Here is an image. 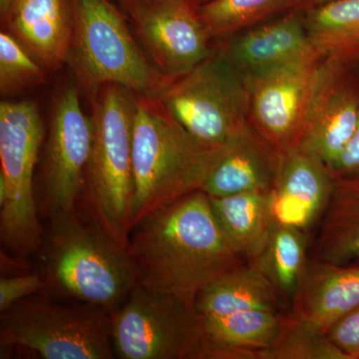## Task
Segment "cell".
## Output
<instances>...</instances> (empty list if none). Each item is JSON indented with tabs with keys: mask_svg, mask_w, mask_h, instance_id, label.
<instances>
[{
	"mask_svg": "<svg viewBox=\"0 0 359 359\" xmlns=\"http://www.w3.org/2000/svg\"><path fill=\"white\" fill-rule=\"evenodd\" d=\"M154 97L208 148L223 145L250 123L247 80L219 49L190 72L166 82Z\"/></svg>",
	"mask_w": 359,
	"mask_h": 359,
	"instance_id": "ba28073f",
	"label": "cell"
},
{
	"mask_svg": "<svg viewBox=\"0 0 359 359\" xmlns=\"http://www.w3.org/2000/svg\"><path fill=\"white\" fill-rule=\"evenodd\" d=\"M13 35L0 32V92L13 95L44 83L46 72Z\"/></svg>",
	"mask_w": 359,
	"mask_h": 359,
	"instance_id": "4316f807",
	"label": "cell"
},
{
	"mask_svg": "<svg viewBox=\"0 0 359 359\" xmlns=\"http://www.w3.org/2000/svg\"><path fill=\"white\" fill-rule=\"evenodd\" d=\"M290 0H209L198 13L211 39L224 37L287 11Z\"/></svg>",
	"mask_w": 359,
	"mask_h": 359,
	"instance_id": "d4e9b609",
	"label": "cell"
},
{
	"mask_svg": "<svg viewBox=\"0 0 359 359\" xmlns=\"http://www.w3.org/2000/svg\"><path fill=\"white\" fill-rule=\"evenodd\" d=\"M327 337L348 359H359V306L337 321Z\"/></svg>",
	"mask_w": 359,
	"mask_h": 359,
	"instance_id": "f1b7e54d",
	"label": "cell"
},
{
	"mask_svg": "<svg viewBox=\"0 0 359 359\" xmlns=\"http://www.w3.org/2000/svg\"><path fill=\"white\" fill-rule=\"evenodd\" d=\"M308 245L306 231L275 219L266 249L254 263L266 273L290 309L309 262Z\"/></svg>",
	"mask_w": 359,
	"mask_h": 359,
	"instance_id": "cb8c5ba5",
	"label": "cell"
},
{
	"mask_svg": "<svg viewBox=\"0 0 359 359\" xmlns=\"http://www.w3.org/2000/svg\"><path fill=\"white\" fill-rule=\"evenodd\" d=\"M210 199L212 212L231 247L247 263H256L266 249L275 223L271 191H252Z\"/></svg>",
	"mask_w": 359,
	"mask_h": 359,
	"instance_id": "ffe728a7",
	"label": "cell"
},
{
	"mask_svg": "<svg viewBox=\"0 0 359 359\" xmlns=\"http://www.w3.org/2000/svg\"><path fill=\"white\" fill-rule=\"evenodd\" d=\"M0 347L4 353L26 349L44 359H112V311L32 295L1 313Z\"/></svg>",
	"mask_w": 359,
	"mask_h": 359,
	"instance_id": "52a82bcc",
	"label": "cell"
},
{
	"mask_svg": "<svg viewBox=\"0 0 359 359\" xmlns=\"http://www.w3.org/2000/svg\"><path fill=\"white\" fill-rule=\"evenodd\" d=\"M337 1V0H290L287 11L292 13H304L311 9L316 8L323 4H330V2Z\"/></svg>",
	"mask_w": 359,
	"mask_h": 359,
	"instance_id": "4dcf8cb0",
	"label": "cell"
},
{
	"mask_svg": "<svg viewBox=\"0 0 359 359\" xmlns=\"http://www.w3.org/2000/svg\"><path fill=\"white\" fill-rule=\"evenodd\" d=\"M289 311L250 309L203 318L208 340L205 359H259L278 339Z\"/></svg>",
	"mask_w": 359,
	"mask_h": 359,
	"instance_id": "d6986e66",
	"label": "cell"
},
{
	"mask_svg": "<svg viewBox=\"0 0 359 359\" xmlns=\"http://www.w3.org/2000/svg\"><path fill=\"white\" fill-rule=\"evenodd\" d=\"M175 1H179V0H132L134 6V14L130 20L132 21L135 20V18H136L139 14L143 13V11L165 6V4H171V2ZM189 1L193 4V0H189Z\"/></svg>",
	"mask_w": 359,
	"mask_h": 359,
	"instance_id": "1f68e13d",
	"label": "cell"
},
{
	"mask_svg": "<svg viewBox=\"0 0 359 359\" xmlns=\"http://www.w3.org/2000/svg\"><path fill=\"white\" fill-rule=\"evenodd\" d=\"M16 0H0V18H4Z\"/></svg>",
	"mask_w": 359,
	"mask_h": 359,
	"instance_id": "836d02e7",
	"label": "cell"
},
{
	"mask_svg": "<svg viewBox=\"0 0 359 359\" xmlns=\"http://www.w3.org/2000/svg\"><path fill=\"white\" fill-rule=\"evenodd\" d=\"M73 34L67 65L91 97L117 84L156 96L166 84L132 34L128 16L112 0H70Z\"/></svg>",
	"mask_w": 359,
	"mask_h": 359,
	"instance_id": "5b68a950",
	"label": "cell"
},
{
	"mask_svg": "<svg viewBox=\"0 0 359 359\" xmlns=\"http://www.w3.org/2000/svg\"><path fill=\"white\" fill-rule=\"evenodd\" d=\"M359 61L323 57L316 69L299 148L330 167L358 126Z\"/></svg>",
	"mask_w": 359,
	"mask_h": 359,
	"instance_id": "7c38bea8",
	"label": "cell"
},
{
	"mask_svg": "<svg viewBox=\"0 0 359 359\" xmlns=\"http://www.w3.org/2000/svg\"><path fill=\"white\" fill-rule=\"evenodd\" d=\"M48 218L41 247L47 289L78 304L114 311L138 283L128 250L78 210Z\"/></svg>",
	"mask_w": 359,
	"mask_h": 359,
	"instance_id": "7a4b0ae2",
	"label": "cell"
},
{
	"mask_svg": "<svg viewBox=\"0 0 359 359\" xmlns=\"http://www.w3.org/2000/svg\"><path fill=\"white\" fill-rule=\"evenodd\" d=\"M311 44L323 57L359 61V0H337L302 13Z\"/></svg>",
	"mask_w": 359,
	"mask_h": 359,
	"instance_id": "603a6c76",
	"label": "cell"
},
{
	"mask_svg": "<svg viewBox=\"0 0 359 359\" xmlns=\"http://www.w3.org/2000/svg\"><path fill=\"white\" fill-rule=\"evenodd\" d=\"M259 359H348L327 334L309 327L289 311L278 339Z\"/></svg>",
	"mask_w": 359,
	"mask_h": 359,
	"instance_id": "484cf974",
	"label": "cell"
},
{
	"mask_svg": "<svg viewBox=\"0 0 359 359\" xmlns=\"http://www.w3.org/2000/svg\"><path fill=\"white\" fill-rule=\"evenodd\" d=\"M131 22L146 55L167 82L190 72L214 52L198 7L189 0L143 11Z\"/></svg>",
	"mask_w": 359,
	"mask_h": 359,
	"instance_id": "4fadbf2b",
	"label": "cell"
},
{
	"mask_svg": "<svg viewBox=\"0 0 359 359\" xmlns=\"http://www.w3.org/2000/svg\"><path fill=\"white\" fill-rule=\"evenodd\" d=\"M1 23L46 69L67 63L73 34L70 0H16Z\"/></svg>",
	"mask_w": 359,
	"mask_h": 359,
	"instance_id": "e0dca14e",
	"label": "cell"
},
{
	"mask_svg": "<svg viewBox=\"0 0 359 359\" xmlns=\"http://www.w3.org/2000/svg\"><path fill=\"white\" fill-rule=\"evenodd\" d=\"M328 169L334 178L359 176V118L351 141Z\"/></svg>",
	"mask_w": 359,
	"mask_h": 359,
	"instance_id": "f546056e",
	"label": "cell"
},
{
	"mask_svg": "<svg viewBox=\"0 0 359 359\" xmlns=\"http://www.w3.org/2000/svg\"><path fill=\"white\" fill-rule=\"evenodd\" d=\"M112 340L121 359H205L204 318L195 306L137 283L112 311Z\"/></svg>",
	"mask_w": 359,
	"mask_h": 359,
	"instance_id": "9c48e42d",
	"label": "cell"
},
{
	"mask_svg": "<svg viewBox=\"0 0 359 359\" xmlns=\"http://www.w3.org/2000/svg\"><path fill=\"white\" fill-rule=\"evenodd\" d=\"M46 289V282L41 271L16 276H1L0 313H4L22 299Z\"/></svg>",
	"mask_w": 359,
	"mask_h": 359,
	"instance_id": "83f0119b",
	"label": "cell"
},
{
	"mask_svg": "<svg viewBox=\"0 0 359 359\" xmlns=\"http://www.w3.org/2000/svg\"><path fill=\"white\" fill-rule=\"evenodd\" d=\"M334 187V176L323 161L299 148L283 153L271 190L273 217L309 233L320 222Z\"/></svg>",
	"mask_w": 359,
	"mask_h": 359,
	"instance_id": "5bb4252c",
	"label": "cell"
},
{
	"mask_svg": "<svg viewBox=\"0 0 359 359\" xmlns=\"http://www.w3.org/2000/svg\"><path fill=\"white\" fill-rule=\"evenodd\" d=\"M136 95L117 84L90 98L93 142L85 174V207L90 218L127 249L133 229V124Z\"/></svg>",
	"mask_w": 359,
	"mask_h": 359,
	"instance_id": "277c9868",
	"label": "cell"
},
{
	"mask_svg": "<svg viewBox=\"0 0 359 359\" xmlns=\"http://www.w3.org/2000/svg\"><path fill=\"white\" fill-rule=\"evenodd\" d=\"M44 135L34 101L0 103V238L18 256H30L43 244L34 172Z\"/></svg>",
	"mask_w": 359,
	"mask_h": 359,
	"instance_id": "8992f818",
	"label": "cell"
},
{
	"mask_svg": "<svg viewBox=\"0 0 359 359\" xmlns=\"http://www.w3.org/2000/svg\"><path fill=\"white\" fill-rule=\"evenodd\" d=\"M203 318H218L250 309L287 311L275 285L257 264L245 263L215 280L198 295Z\"/></svg>",
	"mask_w": 359,
	"mask_h": 359,
	"instance_id": "7402d4cb",
	"label": "cell"
},
{
	"mask_svg": "<svg viewBox=\"0 0 359 359\" xmlns=\"http://www.w3.org/2000/svg\"><path fill=\"white\" fill-rule=\"evenodd\" d=\"M112 1H114L124 11L129 20L133 16L134 6L132 0H112Z\"/></svg>",
	"mask_w": 359,
	"mask_h": 359,
	"instance_id": "d6a6232c",
	"label": "cell"
},
{
	"mask_svg": "<svg viewBox=\"0 0 359 359\" xmlns=\"http://www.w3.org/2000/svg\"><path fill=\"white\" fill-rule=\"evenodd\" d=\"M209 1V0H193L194 6H200L201 4H205V2Z\"/></svg>",
	"mask_w": 359,
	"mask_h": 359,
	"instance_id": "e575fe53",
	"label": "cell"
},
{
	"mask_svg": "<svg viewBox=\"0 0 359 359\" xmlns=\"http://www.w3.org/2000/svg\"><path fill=\"white\" fill-rule=\"evenodd\" d=\"M323 58L314 54L245 75L250 124L278 154L299 148L314 75Z\"/></svg>",
	"mask_w": 359,
	"mask_h": 359,
	"instance_id": "8fae6325",
	"label": "cell"
},
{
	"mask_svg": "<svg viewBox=\"0 0 359 359\" xmlns=\"http://www.w3.org/2000/svg\"><path fill=\"white\" fill-rule=\"evenodd\" d=\"M359 306V266L309 259L290 311L327 334L335 323Z\"/></svg>",
	"mask_w": 359,
	"mask_h": 359,
	"instance_id": "2e32d148",
	"label": "cell"
},
{
	"mask_svg": "<svg viewBox=\"0 0 359 359\" xmlns=\"http://www.w3.org/2000/svg\"><path fill=\"white\" fill-rule=\"evenodd\" d=\"M318 228L313 259L359 266V176L334 178Z\"/></svg>",
	"mask_w": 359,
	"mask_h": 359,
	"instance_id": "44dd1931",
	"label": "cell"
},
{
	"mask_svg": "<svg viewBox=\"0 0 359 359\" xmlns=\"http://www.w3.org/2000/svg\"><path fill=\"white\" fill-rule=\"evenodd\" d=\"M219 50L244 75L320 54L309 40L302 14L292 11L249 28Z\"/></svg>",
	"mask_w": 359,
	"mask_h": 359,
	"instance_id": "ac0fdd59",
	"label": "cell"
},
{
	"mask_svg": "<svg viewBox=\"0 0 359 359\" xmlns=\"http://www.w3.org/2000/svg\"><path fill=\"white\" fill-rule=\"evenodd\" d=\"M216 148L196 140L156 97L137 94L132 153L133 228L156 210L202 190Z\"/></svg>",
	"mask_w": 359,
	"mask_h": 359,
	"instance_id": "3957f363",
	"label": "cell"
},
{
	"mask_svg": "<svg viewBox=\"0 0 359 359\" xmlns=\"http://www.w3.org/2000/svg\"><path fill=\"white\" fill-rule=\"evenodd\" d=\"M127 250L138 283L192 306L210 283L247 263L224 236L203 191L149 214L130 233Z\"/></svg>",
	"mask_w": 359,
	"mask_h": 359,
	"instance_id": "6da1fadb",
	"label": "cell"
},
{
	"mask_svg": "<svg viewBox=\"0 0 359 359\" xmlns=\"http://www.w3.org/2000/svg\"><path fill=\"white\" fill-rule=\"evenodd\" d=\"M280 154L248 124L230 140L216 148L211 171L203 192L210 197L266 191L275 186Z\"/></svg>",
	"mask_w": 359,
	"mask_h": 359,
	"instance_id": "9a60e30c",
	"label": "cell"
},
{
	"mask_svg": "<svg viewBox=\"0 0 359 359\" xmlns=\"http://www.w3.org/2000/svg\"><path fill=\"white\" fill-rule=\"evenodd\" d=\"M93 122L85 115L76 85H65L54 98L45 144L40 209L47 217L77 211L83 195Z\"/></svg>",
	"mask_w": 359,
	"mask_h": 359,
	"instance_id": "30bf717a",
	"label": "cell"
}]
</instances>
